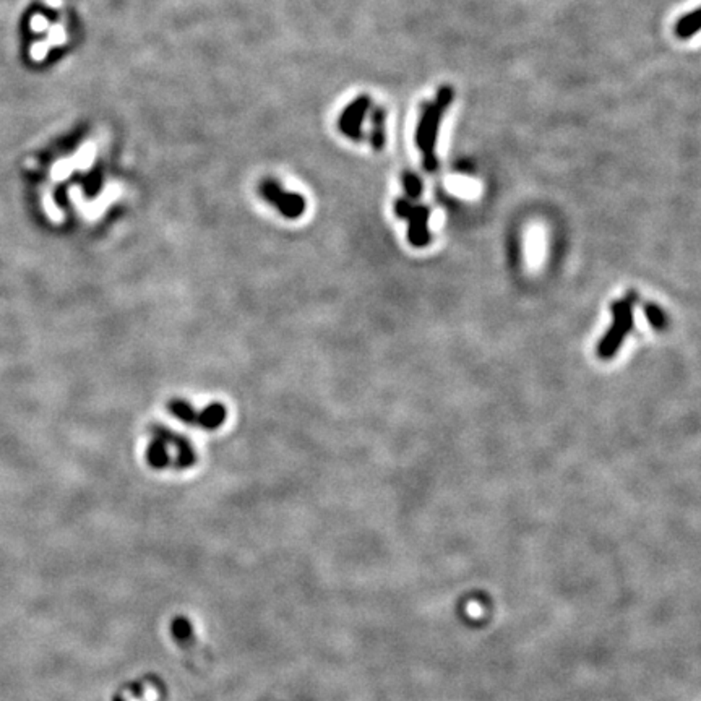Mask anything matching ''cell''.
I'll use <instances>...</instances> for the list:
<instances>
[{
    "instance_id": "obj_1",
    "label": "cell",
    "mask_w": 701,
    "mask_h": 701,
    "mask_svg": "<svg viewBox=\"0 0 701 701\" xmlns=\"http://www.w3.org/2000/svg\"><path fill=\"white\" fill-rule=\"evenodd\" d=\"M612 314H613V326L609 330V333L604 336L602 342L597 347V354L602 359H609L616 354L618 346L622 345V341L625 340V336L630 333L633 328V312H632V302L623 299L617 300L612 304Z\"/></svg>"
},
{
    "instance_id": "obj_2",
    "label": "cell",
    "mask_w": 701,
    "mask_h": 701,
    "mask_svg": "<svg viewBox=\"0 0 701 701\" xmlns=\"http://www.w3.org/2000/svg\"><path fill=\"white\" fill-rule=\"evenodd\" d=\"M395 211L400 218L409 221L408 240L416 249H424L431 242V231H429V209L426 207H414L408 200H398L395 204Z\"/></svg>"
},
{
    "instance_id": "obj_3",
    "label": "cell",
    "mask_w": 701,
    "mask_h": 701,
    "mask_svg": "<svg viewBox=\"0 0 701 701\" xmlns=\"http://www.w3.org/2000/svg\"><path fill=\"white\" fill-rule=\"evenodd\" d=\"M262 198L278 209L284 218L298 219L305 213V200L300 193L286 192L275 181H265L260 187Z\"/></svg>"
},
{
    "instance_id": "obj_4",
    "label": "cell",
    "mask_w": 701,
    "mask_h": 701,
    "mask_svg": "<svg viewBox=\"0 0 701 701\" xmlns=\"http://www.w3.org/2000/svg\"><path fill=\"white\" fill-rule=\"evenodd\" d=\"M151 431L160 433L161 437L166 440L169 447L176 450L174 464H176L177 469H188L197 463V452L193 450L190 440L182 437V435H179L176 432H172L171 429H167L165 426H153Z\"/></svg>"
},
{
    "instance_id": "obj_5",
    "label": "cell",
    "mask_w": 701,
    "mask_h": 701,
    "mask_svg": "<svg viewBox=\"0 0 701 701\" xmlns=\"http://www.w3.org/2000/svg\"><path fill=\"white\" fill-rule=\"evenodd\" d=\"M171 447H169L167 442L161 437L160 433H156L155 431H151V440L150 445L146 448V459L148 463L151 464L153 468L156 469H165L169 464L172 463L171 458Z\"/></svg>"
},
{
    "instance_id": "obj_6",
    "label": "cell",
    "mask_w": 701,
    "mask_h": 701,
    "mask_svg": "<svg viewBox=\"0 0 701 701\" xmlns=\"http://www.w3.org/2000/svg\"><path fill=\"white\" fill-rule=\"evenodd\" d=\"M228 421V409L223 403L214 401L211 404H208L207 408H203L202 411H198V427H202L203 431L214 432L218 431L219 427H223Z\"/></svg>"
},
{
    "instance_id": "obj_7",
    "label": "cell",
    "mask_w": 701,
    "mask_h": 701,
    "mask_svg": "<svg viewBox=\"0 0 701 701\" xmlns=\"http://www.w3.org/2000/svg\"><path fill=\"white\" fill-rule=\"evenodd\" d=\"M166 408L177 421L187 424V426H197L198 424V411L187 400L172 398V400L167 401Z\"/></svg>"
},
{
    "instance_id": "obj_8",
    "label": "cell",
    "mask_w": 701,
    "mask_h": 701,
    "mask_svg": "<svg viewBox=\"0 0 701 701\" xmlns=\"http://www.w3.org/2000/svg\"><path fill=\"white\" fill-rule=\"evenodd\" d=\"M644 310H646V317H648L649 324H651L654 326V328H658V330L666 328V325H667L666 315H664L662 312L659 310L656 305L649 304V305H646V309H644Z\"/></svg>"
},
{
    "instance_id": "obj_9",
    "label": "cell",
    "mask_w": 701,
    "mask_h": 701,
    "mask_svg": "<svg viewBox=\"0 0 701 701\" xmlns=\"http://www.w3.org/2000/svg\"><path fill=\"white\" fill-rule=\"evenodd\" d=\"M403 182H404V190H406V193L411 198H417L419 197V193H421L422 190V183L421 181L416 176H412V174H406L403 179Z\"/></svg>"
},
{
    "instance_id": "obj_10",
    "label": "cell",
    "mask_w": 701,
    "mask_h": 701,
    "mask_svg": "<svg viewBox=\"0 0 701 701\" xmlns=\"http://www.w3.org/2000/svg\"><path fill=\"white\" fill-rule=\"evenodd\" d=\"M541 245H542V239H541V235L539 234H534L533 235V242L529 244V252H531V258L534 260V262H537V258H539V252H541ZM531 260V262H533Z\"/></svg>"
}]
</instances>
